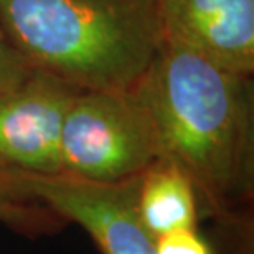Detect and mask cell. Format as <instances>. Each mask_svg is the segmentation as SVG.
Masks as SVG:
<instances>
[{"label":"cell","mask_w":254,"mask_h":254,"mask_svg":"<svg viewBox=\"0 0 254 254\" xmlns=\"http://www.w3.org/2000/svg\"><path fill=\"white\" fill-rule=\"evenodd\" d=\"M160 157L189 175L201 213L223 226L251 221L254 198V81L164 43L135 86Z\"/></svg>","instance_id":"obj_1"},{"label":"cell","mask_w":254,"mask_h":254,"mask_svg":"<svg viewBox=\"0 0 254 254\" xmlns=\"http://www.w3.org/2000/svg\"><path fill=\"white\" fill-rule=\"evenodd\" d=\"M3 38L79 91H132L164 47L157 0H0Z\"/></svg>","instance_id":"obj_2"},{"label":"cell","mask_w":254,"mask_h":254,"mask_svg":"<svg viewBox=\"0 0 254 254\" xmlns=\"http://www.w3.org/2000/svg\"><path fill=\"white\" fill-rule=\"evenodd\" d=\"M160 157L159 139L135 91H78L66 111L60 174L116 184Z\"/></svg>","instance_id":"obj_3"},{"label":"cell","mask_w":254,"mask_h":254,"mask_svg":"<svg viewBox=\"0 0 254 254\" xmlns=\"http://www.w3.org/2000/svg\"><path fill=\"white\" fill-rule=\"evenodd\" d=\"M22 179L43 205L83 228L101 254H155V238L137 215V177L116 184L66 174H22Z\"/></svg>","instance_id":"obj_4"},{"label":"cell","mask_w":254,"mask_h":254,"mask_svg":"<svg viewBox=\"0 0 254 254\" xmlns=\"http://www.w3.org/2000/svg\"><path fill=\"white\" fill-rule=\"evenodd\" d=\"M79 89L42 71L0 93V169L35 175L62 172L63 121Z\"/></svg>","instance_id":"obj_5"},{"label":"cell","mask_w":254,"mask_h":254,"mask_svg":"<svg viewBox=\"0 0 254 254\" xmlns=\"http://www.w3.org/2000/svg\"><path fill=\"white\" fill-rule=\"evenodd\" d=\"M164 43L254 74V0H157Z\"/></svg>","instance_id":"obj_6"},{"label":"cell","mask_w":254,"mask_h":254,"mask_svg":"<svg viewBox=\"0 0 254 254\" xmlns=\"http://www.w3.org/2000/svg\"><path fill=\"white\" fill-rule=\"evenodd\" d=\"M137 215L157 238L180 228H196L200 198L189 175L174 162L159 157L137 177Z\"/></svg>","instance_id":"obj_7"},{"label":"cell","mask_w":254,"mask_h":254,"mask_svg":"<svg viewBox=\"0 0 254 254\" xmlns=\"http://www.w3.org/2000/svg\"><path fill=\"white\" fill-rule=\"evenodd\" d=\"M0 223L28 238L52 235L68 225L28 191L20 172L3 169H0Z\"/></svg>","instance_id":"obj_8"},{"label":"cell","mask_w":254,"mask_h":254,"mask_svg":"<svg viewBox=\"0 0 254 254\" xmlns=\"http://www.w3.org/2000/svg\"><path fill=\"white\" fill-rule=\"evenodd\" d=\"M155 254H215V250L196 228H180L155 238Z\"/></svg>","instance_id":"obj_9"},{"label":"cell","mask_w":254,"mask_h":254,"mask_svg":"<svg viewBox=\"0 0 254 254\" xmlns=\"http://www.w3.org/2000/svg\"><path fill=\"white\" fill-rule=\"evenodd\" d=\"M30 71V66L7 42H0V93L23 81Z\"/></svg>","instance_id":"obj_10"},{"label":"cell","mask_w":254,"mask_h":254,"mask_svg":"<svg viewBox=\"0 0 254 254\" xmlns=\"http://www.w3.org/2000/svg\"><path fill=\"white\" fill-rule=\"evenodd\" d=\"M0 42H5V38H3V33H2V28H0Z\"/></svg>","instance_id":"obj_11"}]
</instances>
